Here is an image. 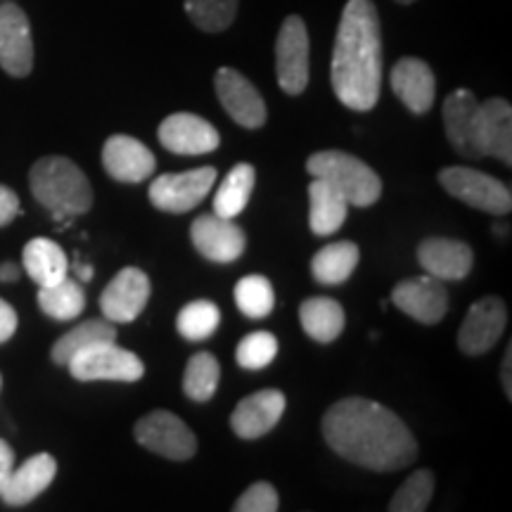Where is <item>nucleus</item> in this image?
I'll return each instance as SVG.
<instances>
[{"label":"nucleus","mask_w":512,"mask_h":512,"mask_svg":"<svg viewBox=\"0 0 512 512\" xmlns=\"http://www.w3.org/2000/svg\"><path fill=\"white\" fill-rule=\"evenodd\" d=\"M57 475V460L50 456V453H38V456H31L24 460L22 465L12 470V475L5 484L3 498L5 503L12 505V508H19V505H27L43 494Z\"/></svg>","instance_id":"22"},{"label":"nucleus","mask_w":512,"mask_h":512,"mask_svg":"<svg viewBox=\"0 0 512 512\" xmlns=\"http://www.w3.org/2000/svg\"><path fill=\"white\" fill-rule=\"evenodd\" d=\"M256 183V171L252 164H238L223 178L214 195V214L223 219H235L249 204Z\"/></svg>","instance_id":"29"},{"label":"nucleus","mask_w":512,"mask_h":512,"mask_svg":"<svg viewBox=\"0 0 512 512\" xmlns=\"http://www.w3.org/2000/svg\"><path fill=\"white\" fill-rule=\"evenodd\" d=\"M102 166L114 181L143 183L157 169L150 147L131 136H112L102 147Z\"/></svg>","instance_id":"19"},{"label":"nucleus","mask_w":512,"mask_h":512,"mask_svg":"<svg viewBox=\"0 0 512 512\" xmlns=\"http://www.w3.org/2000/svg\"><path fill=\"white\" fill-rule=\"evenodd\" d=\"M332 91L354 112L373 110L382 91V27L373 0H347L330 64Z\"/></svg>","instance_id":"2"},{"label":"nucleus","mask_w":512,"mask_h":512,"mask_svg":"<svg viewBox=\"0 0 512 512\" xmlns=\"http://www.w3.org/2000/svg\"><path fill=\"white\" fill-rule=\"evenodd\" d=\"M392 302L396 309L425 325H437L446 316L448 292L441 280L432 275L408 278L394 287Z\"/></svg>","instance_id":"17"},{"label":"nucleus","mask_w":512,"mask_h":512,"mask_svg":"<svg viewBox=\"0 0 512 512\" xmlns=\"http://www.w3.org/2000/svg\"><path fill=\"white\" fill-rule=\"evenodd\" d=\"M29 185L38 204H43L55 219H74L86 214L93 204L91 183L67 157L38 159L29 174Z\"/></svg>","instance_id":"3"},{"label":"nucleus","mask_w":512,"mask_h":512,"mask_svg":"<svg viewBox=\"0 0 512 512\" xmlns=\"http://www.w3.org/2000/svg\"><path fill=\"white\" fill-rule=\"evenodd\" d=\"M221 380V366L209 351H200L188 361L183 375V392L188 399L204 403L214 396Z\"/></svg>","instance_id":"31"},{"label":"nucleus","mask_w":512,"mask_h":512,"mask_svg":"<svg viewBox=\"0 0 512 512\" xmlns=\"http://www.w3.org/2000/svg\"><path fill=\"white\" fill-rule=\"evenodd\" d=\"M0 384H3V377H0Z\"/></svg>","instance_id":"45"},{"label":"nucleus","mask_w":512,"mask_h":512,"mask_svg":"<svg viewBox=\"0 0 512 512\" xmlns=\"http://www.w3.org/2000/svg\"><path fill=\"white\" fill-rule=\"evenodd\" d=\"M235 304L249 318H266L275 306L271 280L264 278V275H245L235 285Z\"/></svg>","instance_id":"33"},{"label":"nucleus","mask_w":512,"mask_h":512,"mask_svg":"<svg viewBox=\"0 0 512 512\" xmlns=\"http://www.w3.org/2000/svg\"><path fill=\"white\" fill-rule=\"evenodd\" d=\"M0 67L17 79L29 76L34 69L29 17L15 3L0 5Z\"/></svg>","instance_id":"11"},{"label":"nucleus","mask_w":512,"mask_h":512,"mask_svg":"<svg viewBox=\"0 0 512 512\" xmlns=\"http://www.w3.org/2000/svg\"><path fill=\"white\" fill-rule=\"evenodd\" d=\"M323 437L337 456L375 472H396L418 456V441L382 403L349 396L332 403L323 418Z\"/></svg>","instance_id":"1"},{"label":"nucleus","mask_w":512,"mask_h":512,"mask_svg":"<svg viewBox=\"0 0 512 512\" xmlns=\"http://www.w3.org/2000/svg\"><path fill=\"white\" fill-rule=\"evenodd\" d=\"M38 306L46 316L55 320H74L86 309V292L67 275L60 283L38 290Z\"/></svg>","instance_id":"30"},{"label":"nucleus","mask_w":512,"mask_h":512,"mask_svg":"<svg viewBox=\"0 0 512 512\" xmlns=\"http://www.w3.org/2000/svg\"><path fill=\"white\" fill-rule=\"evenodd\" d=\"M216 95H219L223 110L230 114V119L238 121L245 128H261L266 124V102L259 91L252 86L247 76H242L238 69L223 67L216 72L214 79Z\"/></svg>","instance_id":"15"},{"label":"nucleus","mask_w":512,"mask_h":512,"mask_svg":"<svg viewBox=\"0 0 512 512\" xmlns=\"http://www.w3.org/2000/svg\"><path fill=\"white\" fill-rule=\"evenodd\" d=\"M278 356V339L271 332H252L235 349V361L247 370H261L271 366Z\"/></svg>","instance_id":"36"},{"label":"nucleus","mask_w":512,"mask_h":512,"mask_svg":"<svg viewBox=\"0 0 512 512\" xmlns=\"http://www.w3.org/2000/svg\"><path fill=\"white\" fill-rule=\"evenodd\" d=\"M434 494V475L430 470H418L403 482L389 503L387 512H425Z\"/></svg>","instance_id":"35"},{"label":"nucleus","mask_w":512,"mask_h":512,"mask_svg":"<svg viewBox=\"0 0 512 512\" xmlns=\"http://www.w3.org/2000/svg\"><path fill=\"white\" fill-rule=\"evenodd\" d=\"M508 325V311L498 297H484L470 306L460 325L458 347L463 354L479 356L496 347Z\"/></svg>","instance_id":"12"},{"label":"nucleus","mask_w":512,"mask_h":512,"mask_svg":"<svg viewBox=\"0 0 512 512\" xmlns=\"http://www.w3.org/2000/svg\"><path fill=\"white\" fill-rule=\"evenodd\" d=\"M479 102L465 88H458L444 102V128L448 143L465 159H482L475 147V114Z\"/></svg>","instance_id":"23"},{"label":"nucleus","mask_w":512,"mask_h":512,"mask_svg":"<svg viewBox=\"0 0 512 512\" xmlns=\"http://www.w3.org/2000/svg\"><path fill=\"white\" fill-rule=\"evenodd\" d=\"M418 261L427 275L444 280H463L472 268V249L460 240L427 238L418 247Z\"/></svg>","instance_id":"21"},{"label":"nucleus","mask_w":512,"mask_h":512,"mask_svg":"<svg viewBox=\"0 0 512 512\" xmlns=\"http://www.w3.org/2000/svg\"><path fill=\"white\" fill-rule=\"evenodd\" d=\"M214 183V166H202V169L183 171V174H164L152 181L150 202L166 214H185L209 195Z\"/></svg>","instance_id":"9"},{"label":"nucleus","mask_w":512,"mask_h":512,"mask_svg":"<svg viewBox=\"0 0 512 512\" xmlns=\"http://www.w3.org/2000/svg\"><path fill=\"white\" fill-rule=\"evenodd\" d=\"M19 214V197L15 190L0 185V228L8 226V223Z\"/></svg>","instance_id":"38"},{"label":"nucleus","mask_w":512,"mask_h":512,"mask_svg":"<svg viewBox=\"0 0 512 512\" xmlns=\"http://www.w3.org/2000/svg\"><path fill=\"white\" fill-rule=\"evenodd\" d=\"M79 278L83 283H88V280L93 278V268L91 266H79Z\"/></svg>","instance_id":"43"},{"label":"nucleus","mask_w":512,"mask_h":512,"mask_svg":"<svg viewBox=\"0 0 512 512\" xmlns=\"http://www.w3.org/2000/svg\"><path fill=\"white\" fill-rule=\"evenodd\" d=\"M309 29L299 15H290L275 41V74L287 95H302L309 86Z\"/></svg>","instance_id":"7"},{"label":"nucleus","mask_w":512,"mask_h":512,"mask_svg":"<svg viewBox=\"0 0 512 512\" xmlns=\"http://www.w3.org/2000/svg\"><path fill=\"white\" fill-rule=\"evenodd\" d=\"M102 342H117V328H114V323H110V320L91 318L86 320V323L76 325V328L69 332H64V335L55 342L53 354L50 356H53L57 366H67L76 354H81V351L91 349L95 344Z\"/></svg>","instance_id":"28"},{"label":"nucleus","mask_w":512,"mask_h":512,"mask_svg":"<svg viewBox=\"0 0 512 512\" xmlns=\"http://www.w3.org/2000/svg\"><path fill=\"white\" fill-rule=\"evenodd\" d=\"M190 238L197 252L216 264H230L240 259L247 245L245 230L233 219H223L216 214H202L200 219L192 221Z\"/></svg>","instance_id":"13"},{"label":"nucleus","mask_w":512,"mask_h":512,"mask_svg":"<svg viewBox=\"0 0 512 512\" xmlns=\"http://www.w3.org/2000/svg\"><path fill=\"white\" fill-rule=\"evenodd\" d=\"M439 183L448 195L470 204L472 209L496 216L510 214V188L498 178L484 174V171L467 169V166H448V169L439 171Z\"/></svg>","instance_id":"5"},{"label":"nucleus","mask_w":512,"mask_h":512,"mask_svg":"<svg viewBox=\"0 0 512 512\" xmlns=\"http://www.w3.org/2000/svg\"><path fill=\"white\" fill-rule=\"evenodd\" d=\"M150 299V278L140 268H121L100 294V309L110 323L136 320Z\"/></svg>","instance_id":"10"},{"label":"nucleus","mask_w":512,"mask_h":512,"mask_svg":"<svg viewBox=\"0 0 512 512\" xmlns=\"http://www.w3.org/2000/svg\"><path fill=\"white\" fill-rule=\"evenodd\" d=\"M392 88L403 105L413 114H425L432 110L437 81L427 62L418 57H403L392 69Z\"/></svg>","instance_id":"20"},{"label":"nucleus","mask_w":512,"mask_h":512,"mask_svg":"<svg viewBox=\"0 0 512 512\" xmlns=\"http://www.w3.org/2000/svg\"><path fill=\"white\" fill-rule=\"evenodd\" d=\"M238 3L240 0H185V12L195 27L216 34L233 24L238 15Z\"/></svg>","instance_id":"34"},{"label":"nucleus","mask_w":512,"mask_h":512,"mask_svg":"<svg viewBox=\"0 0 512 512\" xmlns=\"http://www.w3.org/2000/svg\"><path fill=\"white\" fill-rule=\"evenodd\" d=\"M349 214V202L330 183L313 178L309 185V226L320 238L337 233Z\"/></svg>","instance_id":"24"},{"label":"nucleus","mask_w":512,"mask_h":512,"mask_svg":"<svg viewBox=\"0 0 512 512\" xmlns=\"http://www.w3.org/2000/svg\"><path fill=\"white\" fill-rule=\"evenodd\" d=\"M19 275H22L19 266L0 264V283H15V280H19Z\"/></svg>","instance_id":"42"},{"label":"nucleus","mask_w":512,"mask_h":512,"mask_svg":"<svg viewBox=\"0 0 512 512\" xmlns=\"http://www.w3.org/2000/svg\"><path fill=\"white\" fill-rule=\"evenodd\" d=\"M285 394L278 389H261L242 399L230 415V427L240 439H259L278 425L285 413Z\"/></svg>","instance_id":"18"},{"label":"nucleus","mask_w":512,"mask_h":512,"mask_svg":"<svg viewBox=\"0 0 512 512\" xmlns=\"http://www.w3.org/2000/svg\"><path fill=\"white\" fill-rule=\"evenodd\" d=\"M136 441L147 451L169 460H190L197 453L195 434L178 415L152 411L136 422Z\"/></svg>","instance_id":"8"},{"label":"nucleus","mask_w":512,"mask_h":512,"mask_svg":"<svg viewBox=\"0 0 512 512\" xmlns=\"http://www.w3.org/2000/svg\"><path fill=\"white\" fill-rule=\"evenodd\" d=\"M221 323V311L214 302L207 299H197V302L185 304L176 318V328L181 337L190 339V342H202V339L211 337Z\"/></svg>","instance_id":"32"},{"label":"nucleus","mask_w":512,"mask_h":512,"mask_svg":"<svg viewBox=\"0 0 512 512\" xmlns=\"http://www.w3.org/2000/svg\"><path fill=\"white\" fill-rule=\"evenodd\" d=\"M396 3H401V5H413L415 0H396Z\"/></svg>","instance_id":"44"},{"label":"nucleus","mask_w":512,"mask_h":512,"mask_svg":"<svg viewBox=\"0 0 512 512\" xmlns=\"http://www.w3.org/2000/svg\"><path fill=\"white\" fill-rule=\"evenodd\" d=\"M280 498L273 484L256 482L233 505V512H278Z\"/></svg>","instance_id":"37"},{"label":"nucleus","mask_w":512,"mask_h":512,"mask_svg":"<svg viewBox=\"0 0 512 512\" xmlns=\"http://www.w3.org/2000/svg\"><path fill=\"white\" fill-rule=\"evenodd\" d=\"M17 330V313L12 306L0 299V344H5Z\"/></svg>","instance_id":"39"},{"label":"nucleus","mask_w":512,"mask_h":512,"mask_svg":"<svg viewBox=\"0 0 512 512\" xmlns=\"http://www.w3.org/2000/svg\"><path fill=\"white\" fill-rule=\"evenodd\" d=\"M12 470H15V451H12L8 441L0 439V494H3L5 484H8Z\"/></svg>","instance_id":"40"},{"label":"nucleus","mask_w":512,"mask_h":512,"mask_svg":"<svg viewBox=\"0 0 512 512\" xmlns=\"http://www.w3.org/2000/svg\"><path fill=\"white\" fill-rule=\"evenodd\" d=\"M299 320L311 339H316L318 344H330L342 335L347 316H344L342 304L335 299L313 297L299 306Z\"/></svg>","instance_id":"26"},{"label":"nucleus","mask_w":512,"mask_h":512,"mask_svg":"<svg viewBox=\"0 0 512 512\" xmlns=\"http://www.w3.org/2000/svg\"><path fill=\"white\" fill-rule=\"evenodd\" d=\"M475 147L479 157H496L512 164V107L508 100L491 98L479 102L475 114Z\"/></svg>","instance_id":"14"},{"label":"nucleus","mask_w":512,"mask_h":512,"mask_svg":"<svg viewBox=\"0 0 512 512\" xmlns=\"http://www.w3.org/2000/svg\"><path fill=\"white\" fill-rule=\"evenodd\" d=\"M24 271L38 287H48L67 278L69 261L64 249L48 238L31 240L22 252Z\"/></svg>","instance_id":"25"},{"label":"nucleus","mask_w":512,"mask_h":512,"mask_svg":"<svg viewBox=\"0 0 512 512\" xmlns=\"http://www.w3.org/2000/svg\"><path fill=\"white\" fill-rule=\"evenodd\" d=\"M159 143L174 155H209L221 145V136L207 119L190 112H178L162 121Z\"/></svg>","instance_id":"16"},{"label":"nucleus","mask_w":512,"mask_h":512,"mask_svg":"<svg viewBox=\"0 0 512 512\" xmlns=\"http://www.w3.org/2000/svg\"><path fill=\"white\" fill-rule=\"evenodd\" d=\"M67 368L79 382H138L145 375V363L133 351L117 347V342H102L81 351L67 363Z\"/></svg>","instance_id":"6"},{"label":"nucleus","mask_w":512,"mask_h":512,"mask_svg":"<svg viewBox=\"0 0 512 512\" xmlns=\"http://www.w3.org/2000/svg\"><path fill=\"white\" fill-rule=\"evenodd\" d=\"M306 171L313 178L330 183L344 195L349 207H370L380 200L382 181L361 159L342 150H323L309 157Z\"/></svg>","instance_id":"4"},{"label":"nucleus","mask_w":512,"mask_h":512,"mask_svg":"<svg viewBox=\"0 0 512 512\" xmlns=\"http://www.w3.org/2000/svg\"><path fill=\"white\" fill-rule=\"evenodd\" d=\"M358 245L349 240L332 242V245L323 247L313 256L311 273L320 285H342L351 278V273L358 266Z\"/></svg>","instance_id":"27"},{"label":"nucleus","mask_w":512,"mask_h":512,"mask_svg":"<svg viewBox=\"0 0 512 512\" xmlns=\"http://www.w3.org/2000/svg\"><path fill=\"white\" fill-rule=\"evenodd\" d=\"M510 370H512V349H505L503 356V370H501V380H503V389L505 394L512 396V380H510Z\"/></svg>","instance_id":"41"}]
</instances>
